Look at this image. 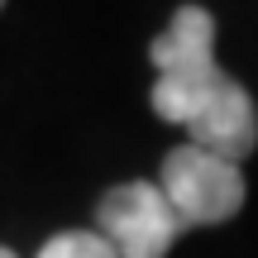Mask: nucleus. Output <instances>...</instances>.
I'll return each mask as SVG.
<instances>
[{"mask_svg": "<svg viewBox=\"0 0 258 258\" xmlns=\"http://www.w3.org/2000/svg\"><path fill=\"white\" fill-rule=\"evenodd\" d=\"M158 67L153 82V115L186 129V144L220 153L230 163L253 153L258 144V110L253 96L215 62V15L201 5H182L172 24L148 48Z\"/></svg>", "mask_w": 258, "mask_h": 258, "instance_id": "obj_1", "label": "nucleus"}, {"mask_svg": "<svg viewBox=\"0 0 258 258\" xmlns=\"http://www.w3.org/2000/svg\"><path fill=\"white\" fill-rule=\"evenodd\" d=\"M0 5H5V0H0Z\"/></svg>", "mask_w": 258, "mask_h": 258, "instance_id": "obj_6", "label": "nucleus"}, {"mask_svg": "<svg viewBox=\"0 0 258 258\" xmlns=\"http://www.w3.org/2000/svg\"><path fill=\"white\" fill-rule=\"evenodd\" d=\"M96 234L115 249V258H163L186 225L158 182H120L96 206Z\"/></svg>", "mask_w": 258, "mask_h": 258, "instance_id": "obj_3", "label": "nucleus"}, {"mask_svg": "<svg viewBox=\"0 0 258 258\" xmlns=\"http://www.w3.org/2000/svg\"><path fill=\"white\" fill-rule=\"evenodd\" d=\"M0 258H19V253H15V249H5V244H0Z\"/></svg>", "mask_w": 258, "mask_h": 258, "instance_id": "obj_5", "label": "nucleus"}, {"mask_svg": "<svg viewBox=\"0 0 258 258\" xmlns=\"http://www.w3.org/2000/svg\"><path fill=\"white\" fill-rule=\"evenodd\" d=\"M163 196L172 201V211L182 215L186 230L196 225H225L230 215H239L244 206V172L239 163L220 153H206L196 144H182L163 158V177H158Z\"/></svg>", "mask_w": 258, "mask_h": 258, "instance_id": "obj_2", "label": "nucleus"}, {"mask_svg": "<svg viewBox=\"0 0 258 258\" xmlns=\"http://www.w3.org/2000/svg\"><path fill=\"white\" fill-rule=\"evenodd\" d=\"M38 258H115V249L96 230H67V234H53L38 249Z\"/></svg>", "mask_w": 258, "mask_h": 258, "instance_id": "obj_4", "label": "nucleus"}]
</instances>
